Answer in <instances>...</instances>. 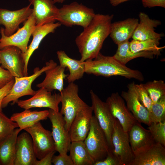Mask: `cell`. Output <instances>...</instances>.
<instances>
[{
    "label": "cell",
    "mask_w": 165,
    "mask_h": 165,
    "mask_svg": "<svg viewBox=\"0 0 165 165\" xmlns=\"http://www.w3.org/2000/svg\"><path fill=\"white\" fill-rule=\"evenodd\" d=\"M113 15L95 14L89 24L78 36L75 42L82 61L95 58L109 35Z\"/></svg>",
    "instance_id": "obj_1"
},
{
    "label": "cell",
    "mask_w": 165,
    "mask_h": 165,
    "mask_svg": "<svg viewBox=\"0 0 165 165\" xmlns=\"http://www.w3.org/2000/svg\"><path fill=\"white\" fill-rule=\"evenodd\" d=\"M84 63L85 72L88 74L106 77L120 76L140 81L144 80L141 72L127 67L113 56H105L100 53L95 58L87 60Z\"/></svg>",
    "instance_id": "obj_2"
},
{
    "label": "cell",
    "mask_w": 165,
    "mask_h": 165,
    "mask_svg": "<svg viewBox=\"0 0 165 165\" xmlns=\"http://www.w3.org/2000/svg\"><path fill=\"white\" fill-rule=\"evenodd\" d=\"M95 14L93 9L74 2L58 8L56 20L66 26L78 25L84 28L89 24Z\"/></svg>",
    "instance_id": "obj_3"
},
{
    "label": "cell",
    "mask_w": 165,
    "mask_h": 165,
    "mask_svg": "<svg viewBox=\"0 0 165 165\" xmlns=\"http://www.w3.org/2000/svg\"><path fill=\"white\" fill-rule=\"evenodd\" d=\"M56 62L51 60L46 63V65L41 69L35 68L33 74L30 76L14 77L15 82L10 91L4 98L2 103V108L6 107L11 102L13 105L17 102L20 97L26 95L33 96L36 92L31 88L34 81L47 70L57 65Z\"/></svg>",
    "instance_id": "obj_4"
},
{
    "label": "cell",
    "mask_w": 165,
    "mask_h": 165,
    "mask_svg": "<svg viewBox=\"0 0 165 165\" xmlns=\"http://www.w3.org/2000/svg\"><path fill=\"white\" fill-rule=\"evenodd\" d=\"M78 92V85L71 82L60 93L62 105L60 112L63 116L66 128L69 131L71 124L77 113L89 106L79 97Z\"/></svg>",
    "instance_id": "obj_5"
},
{
    "label": "cell",
    "mask_w": 165,
    "mask_h": 165,
    "mask_svg": "<svg viewBox=\"0 0 165 165\" xmlns=\"http://www.w3.org/2000/svg\"><path fill=\"white\" fill-rule=\"evenodd\" d=\"M83 141L94 163L104 159L110 150L105 134L94 116L92 117L89 132Z\"/></svg>",
    "instance_id": "obj_6"
},
{
    "label": "cell",
    "mask_w": 165,
    "mask_h": 165,
    "mask_svg": "<svg viewBox=\"0 0 165 165\" xmlns=\"http://www.w3.org/2000/svg\"><path fill=\"white\" fill-rule=\"evenodd\" d=\"M112 152L120 165H130L134 158L127 132L125 131L116 119L111 138Z\"/></svg>",
    "instance_id": "obj_7"
},
{
    "label": "cell",
    "mask_w": 165,
    "mask_h": 165,
    "mask_svg": "<svg viewBox=\"0 0 165 165\" xmlns=\"http://www.w3.org/2000/svg\"><path fill=\"white\" fill-rule=\"evenodd\" d=\"M24 23L22 28H19L16 33L9 36L5 35L4 28H1L0 50L6 46H12L18 48L23 53L26 51L30 38L36 26L33 13Z\"/></svg>",
    "instance_id": "obj_8"
},
{
    "label": "cell",
    "mask_w": 165,
    "mask_h": 165,
    "mask_svg": "<svg viewBox=\"0 0 165 165\" xmlns=\"http://www.w3.org/2000/svg\"><path fill=\"white\" fill-rule=\"evenodd\" d=\"M24 130L31 138L35 153L38 160L56 151L51 132L45 129L40 122Z\"/></svg>",
    "instance_id": "obj_9"
},
{
    "label": "cell",
    "mask_w": 165,
    "mask_h": 165,
    "mask_svg": "<svg viewBox=\"0 0 165 165\" xmlns=\"http://www.w3.org/2000/svg\"><path fill=\"white\" fill-rule=\"evenodd\" d=\"M91 107L98 124L104 132L110 150H113L111 138L116 119L111 113L106 102L102 101L92 90L90 92Z\"/></svg>",
    "instance_id": "obj_10"
},
{
    "label": "cell",
    "mask_w": 165,
    "mask_h": 165,
    "mask_svg": "<svg viewBox=\"0 0 165 165\" xmlns=\"http://www.w3.org/2000/svg\"><path fill=\"white\" fill-rule=\"evenodd\" d=\"M48 118L52 125V135L55 150L59 154H67L71 143L69 131L66 129L63 116L59 112L49 109Z\"/></svg>",
    "instance_id": "obj_11"
},
{
    "label": "cell",
    "mask_w": 165,
    "mask_h": 165,
    "mask_svg": "<svg viewBox=\"0 0 165 165\" xmlns=\"http://www.w3.org/2000/svg\"><path fill=\"white\" fill-rule=\"evenodd\" d=\"M60 93L52 94L44 88H40L36 91L31 98L25 100H18V106L24 109L34 108H47L56 112H59V105L61 102Z\"/></svg>",
    "instance_id": "obj_12"
},
{
    "label": "cell",
    "mask_w": 165,
    "mask_h": 165,
    "mask_svg": "<svg viewBox=\"0 0 165 165\" xmlns=\"http://www.w3.org/2000/svg\"><path fill=\"white\" fill-rule=\"evenodd\" d=\"M106 103L113 116L118 120L123 130L128 132L137 121L123 99L118 92L114 93L107 98Z\"/></svg>",
    "instance_id": "obj_13"
},
{
    "label": "cell",
    "mask_w": 165,
    "mask_h": 165,
    "mask_svg": "<svg viewBox=\"0 0 165 165\" xmlns=\"http://www.w3.org/2000/svg\"><path fill=\"white\" fill-rule=\"evenodd\" d=\"M0 62L2 67L8 70L14 77L24 76L23 53L18 48L10 46L0 49Z\"/></svg>",
    "instance_id": "obj_14"
},
{
    "label": "cell",
    "mask_w": 165,
    "mask_h": 165,
    "mask_svg": "<svg viewBox=\"0 0 165 165\" xmlns=\"http://www.w3.org/2000/svg\"><path fill=\"white\" fill-rule=\"evenodd\" d=\"M30 4L27 6L16 10L0 8V25H3L5 35L9 36L19 28L22 23L26 21L33 13Z\"/></svg>",
    "instance_id": "obj_15"
},
{
    "label": "cell",
    "mask_w": 165,
    "mask_h": 165,
    "mask_svg": "<svg viewBox=\"0 0 165 165\" xmlns=\"http://www.w3.org/2000/svg\"><path fill=\"white\" fill-rule=\"evenodd\" d=\"M135 84L134 82L128 84L127 91H122L121 96L125 101L127 108L136 120L148 126L151 123L150 113L140 102Z\"/></svg>",
    "instance_id": "obj_16"
},
{
    "label": "cell",
    "mask_w": 165,
    "mask_h": 165,
    "mask_svg": "<svg viewBox=\"0 0 165 165\" xmlns=\"http://www.w3.org/2000/svg\"><path fill=\"white\" fill-rule=\"evenodd\" d=\"M93 112L92 107L88 106L76 114L69 130L71 142L84 141L90 129Z\"/></svg>",
    "instance_id": "obj_17"
},
{
    "label": "cell",
    "mask_w": 165,
    "mask_h": 165,
    "mask_svg": "<svg viewBox=\"0 0 165 165\" xmlns=\"http://www.w3.org/2000/svg\"><path fill=\"white\" fill-rule=\"evenodd\" d=\"M37 160L29 134L26 132L18 135L16 142L14 165H34Z\"/></svg>",
    "instance_id": "obj_18"
},
{
    "label": "cell",
    "mask_w": 165,
    "mask_h": 165,
    "mask_svg": "<svg viewBox=\"0 0 165 165\" xmlns=\"http://www.w3.org/2000/svg\"><path fill=\"white\" fill-rule=\"evenodd\" d=\"M130 165H165V148L161 144L155 143L134 154Z\"/></svg>",
    "instance_id": "obj_19"
},
{
    "label": "cell",
    "mask_w": 165,
    "mask_h": 165,
    "mask_svg": "<svg viewBox=\"0 0 165 165\" xmlns=\"http://www.w3.org/2000/svg\"><path fill=\"white\" fill-rule=\"evenodd\" d=\"M139 22L132 36L133 39L145 40L153 39L160 41L163 36L155 31V28L161 24L158 20L150 19L145 13L140 12L139 14Z\"/></svg>",
    "instance_id": "obj_20"
},
{
    "label": "cell",
    "mask_w": 165,
    "mask_h": 165,
    "mask_svg": "<svg viewBox=\"0 0 165 165\" xmlns=\"http://www.w3.org/2000/svg\"><path fill=\"white\" fill-rule=\"evenodd\" d=\"M55 22L36 26L32 35L33 36L32 41L26 51L23 53L24 64V76L28 75V65L29 59L34 51L38 48L42 40L48 34L53 33L55 30L61 25L59 22Z\"/></svg>",
    "instance_id": "obj_21"
},
{
    "label": "cell",
    "mask_w": 165,
    "mask_h": 165,
    "mask_svg": "<svg viewBox=\"0 0 165 165\" xmlns=\"http://www.w3.org/2000/svg\"><path fill=\"white\" fill-rule=\"evenodd\" d=\"M33 6V13L36 26L55 22L58 9L53 0H28Z\"/></svg>",
    "instance_id": "obj_22"
},
{
    "label": "cell",
    "mask_w": 165,
    "mask_h": 165,
    "mask_svg": "<svg viewBox=\"0 0 165 165\" xmlns=\"http://www.w3.org/2000/svg\"><path fill=\"white\" fill-rule=\"evenodd\" d=\"M128 133L130 145L134 154L156 143L149 131L137 121Z\"/></svg>",
    "instance_id": "obj_23"
},
{
    "label": "cell",
    "mask_w": 165,
    "mask_h": 165,
    "mask_svg": "<svg viewBox=\"0 0 165 165\" xmlns=\"http://www.w3.org/2000/svg\"><path fill=\"white\" fill-rule=\"evenodd\" d=\"M138 19L129 18L112 23L109 35L117 45L132 37L138 23Z\"/></svg>",
    "instance_id": "obj_24"
},
{
    "label": "cell",
    "mask_w": 165,
    "mask_h": 165,
    "mask_svg": "<svg viewBox=\"0 0 165 165\" xmlns=\"http://www.w3.org/2000/svg\"><path fill=\"white\" fill-rule=\"evenodd\" d=\"M65 70V68L57 65L47 70L45 72L44 79L37 84V86L45 88L51 92L54 90H58L60 93L64 88V79L68 75L64 73Z\"/></svg>",
    "instance_id": "obj_25"
},
{
    "label": "cell",
    "mask_w": 165,
    "mask_h": 165,
    "mask_svg": "<svg viewBox=\"0 0 165 165\" xmlns=\"http://www.w3.org/2000/svg\"><path fill=\"white\" fill-rule=\"evenodd\" d=\"M57 53L60 65L67 68L69 70V74L66 77L68 83L74 82L82 77L85 73V61L72 59L63 50L58 51Z\"/></svg>",
    "instance_id": "obj_26"
},
{
    "label": "cell",
    "mask_w": 165,
    "mask_h": 165,
    "mask_svg": "<svg viewBox=\"0 0 165 165\" xmlns=\"http://www.w3.org/2000/svg\"><path fill=\"white\" fill-rule=\"evenodd\" d=\"M21 130L20 128H16L0 141V165H14L16 141Z\"/></svg>",
    "instance_id": "obj_27"
},
{
    "label": "cell",
    "mask_w": 165,
    "mask_h": 165,
    "mask_svg": "<svg viewBox=\"0 0 165 165\" xmlns=\"http://www.w3.org/2000/svg\"><path fill=\"white\" fill-rule=\"evenodd\" d=\"M49 114L47 110L31 111L25 109L23 111L14 113L10 119L16 122L21 130L31 127L41 120L46 119Z\"/></svg>",
    "instance_id": "obj_28"
},
{
    "label": "cell",
    "mask_w": 165,
    "mask_h": 165,
    "mask_svg": "<svg viewBox=\"0 0 165 165\" xmlns=\"http://www.w3.org/2000/svg\"><path fill=\"white\" fill-rule=\"evenodd\" d=\"M69 151L74 165H93L94 163L83 141H72Z\"/></svg>",
    "instance_id": "obj_29"
},
{
    "label": "cell",
    "mask_w": 165,
    "mask_h": 165,
    "mask_svg": "<svg viewBox=\"0 0 165 165\" xmlns=\"http://www.w3.org/2000/svg\"><path fill=\"white\" fill-rule=\"evenodd\" d=\"M117 45L116 52L113 56L117 61L124 65L137 58L143 57L152 59L155 55L153 52H150L142 51L136 53L132 52L130 49L129 40L120 43Z\"/></svg>",
    "instance_id": "obj_30"
},
{
    "label": "cell",
    "mask_w": 165,
    "mask_h": 165,
    "mask_svg": "<svg viewBox=\"0 0 165 165\" xmlns=\"http://www.w3.org/2000/svg\"><path fill=\"white\" fill-rule=\"evenodd\" d=\"M160 41L153 39L138 40L133 39L130 42V50L134 53L142 51L153 52L155 55H159L160 51L165 47H159Z\"/></svg>",
    "instance_id": "obj_31"
},
{
    "label": "cell",
    "mask_w": 165,
    "mask_h": 165,
    "mask_svg": "<svg viewBox=\"0 0 165 165\" xmlns=\"http://www.w3.org/2000/svg\"><path fill=\"white\" fill-rule=\"evenodd\" d=\"M152 103L156 102L162 96L165 95V83L164 81L154 80L143 84Z\"/></svg>",
    "instance_id": "obj_32"
},
{
    "label": "cell",
    "mask_w": 165,
    "mask_h": 165,
    "mask_svg": "<svg viewBox=\"0 0 165 165\" xmlns=\"http://www.w3.org/2000/svg\"><path fill=\"white\" fill-rule=\"evenodd\" d=\"M151 123H157L165 120V95L152 103L150 113Z\"/></svg>",
    "instance_id": "obj_33"
},
{
    "label": "cell",
    "mask_w": 165,
    "mask_h": 165,
    "mask_svg": "<svg viewBox=\"0 0 165 165\" xmlns=\"http://www.w3.org/2000/svg\"><path fill=\"white\" fill-rule=\"evenodd\" d=\"M149 131L156 143L165 146V120L157 123H151L148 126Z\"/></svg>",
    "instance_id": "obj_34"
},
{
    "label": "cell",
    "mask_w": 165,
    "mask_h": 165,
    "mask_svg": "<svg viewBox=\"0 0 165 165\" xmlns=\"http://www.w3.org/2000/svg\"><path fill=\"white\" fill-rule=\"evenodd\" d=\"M18 127L17 124L0 111V141Z\"/></svg>",
    "instance_id": "obj_35"
},
{
    "label": "cell",
    "mask_w": 165,
    "mask_h": 165,
    "mask_svg": "<svg viewBox=\"0 0 165 165\" xmlns=\"http://www.w3.org/2000/svg\"><path fill=\"white\" fill-rule=\"evenodd\" d=\"M135 86L138 98L140 102L148 110L150 113L152 104V100L144 88L143 84H136Z\"/></svg>",
    "instance_id": "obj_36"
},
{
    "label": "cell",
    "mask_w": 165,
    "mask_h": 165,
    "mask_svg": "<svg viewBox=\"0 0 165 165\" xmlns=\"http://www.w3.org/2000/svg\"><path fill=\"white\" fill-rule=\"evenodd\" d=\"M52 163L54 165H74L70 156L67 154L53 156Z\"/></svg>",
    "instance_id": "obj_37"
},
{
    "label": "cell",
    "mask_w": 165,
    "mask_h": 165,
    "mask_svg": "<svg viewBox=\"0 0 165 165\" xmlns=\"http://www.w3.org/2000/svg\"><path fill=\"white\" fill-rule=\"evenodd\" d=\"M112 150H110L104 159L95 162L93 165H120L119 161L113 154Z\"/></svg>",
    "instance_id": "obj_38"
},
{
    "label": "cell",
    "mask_w": 165,
    "mask_h": 165,
    "mask_svg": "<svg viewBox=\"0 0 165 165\" xmlns=\"http://www.w3.org/2000/svg\"><path fill=\"white\" fill-rule=\"evenodd\" d=\"M14 79L8 70L0 66V89Z\"/></svg>",
    "instance_id": "obj_39"
},
{
    "label": "cell",
    "mask_w": 165,
    "mask_h": 165,
    "mask_svg": "<svg viewBox=\"0 0 165 165\" xmlns=\"http://www.w3.org/2000/svg\"><path fill=\"white\" fill-rule=\"evenodd\" d=\"M15 82L14 79L0 89V111H2V103L4 98L8 94L12 89Z\"/></svg>",
    "instance_id": "obj_40"
},
{
    "label": "cell",
    "mask_w": 165,
    "mask_h": 165,
    "mask_svg": "<svg viewBox=\"0 0 165 165\" xmlns=\"http://www.w3.org/2000/svg\"><path fill=\"white\" fill-rule=\"evenodd\" d=\"M142 3L145 8L156 6L165 8V0H142Z\"/></svg>",
    "instance_id": "obj_41"
},
{
    "label": "cell",
    "mask_w": 165,
    "mask_h": 165,
    "mask_svg": "<svg viewBox=\"0 0 165 165\" xmlns=\"http://www.w3.org/2000/svg\"><path fill=\"white\" fill-rule=\"evenodd\" d=\"M56 152L54 151L50 153L40 160L37 159L34 165H51L52 159Z\"/></svg>",
    "instance_id": "obj_42"
},
{
    "label": "cell",
    "mask_w": 165,
    "mask_h": 165,
    "mask_svg": "<svg viewBox=\"0 0 165 165\" xmlns=\"http://www.w3.org/2000/svg\"><path fill=\"white\" fill-rule=\"evenodd\" d=\"M130 0H109L111 4L113 6H116L121 3Z\"/></svg>",
    "instance_id": "obj_43"
},
{
    "label": "cell",
    "mask_w": 165,
    "mask_h": 165,
    "mask_svg": "<svg viewBox=\"0 0 165 165\" xmlns=\"http://www.w3.org/2000/svg\"><path fill=\"white\" fill-rule=\"evenodd\" d=\"M65 0H53V1L54 4L56 3H63Z\"/></svg>",
    "instance_id": "obj_44"
},
{
    "label": "cell",
    "mask_w": 165,
    "mask_h": 165,
    "mask_svg": "<svg viewBox=\"0 0 165 165\" xmlns=\"http://www.w3.org/2000/svg\"></svg>",
    "instance_id": "obj_45"
}]
</instances>
